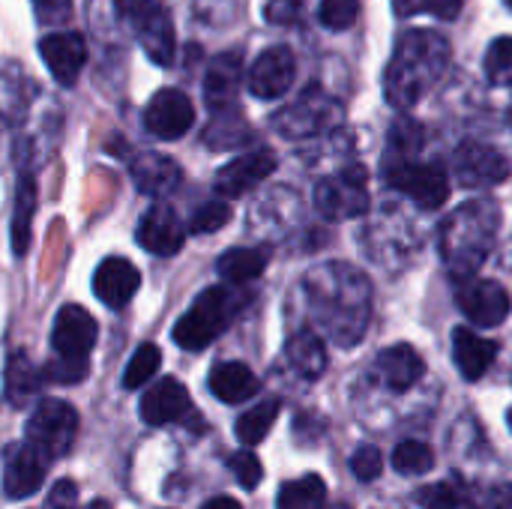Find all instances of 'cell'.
<instances>
[{"mask_svg": "<svg viewBox=\"0 0 512 509\" xmlns=\"http://www.w3.org/2000/svg\"><path fill=\"white\" fill-rule=\"evenodd\" d=\"M339 120H342V105L333 96H327L324 90L309 87L273 117V126L285 138H315V135L333 129Z\"/></svg>", "mask_w": 512, "mask_h": 509, "instance_id": "obj_7", "label": "cell"}, {"mask_svg": "<svg viewBox=\"0 0 512 509\" xmlns=\"http://www.w3.org/2000/svg\"><path fill=\"white\" fill-rule=\"evenodd\" d=\"M39 54L45 60V66L51 69V75L57 78V84L72 87L87 63V42L81 33L72 30H57L39 39Z\"/></svg>", "mask_w": 512, "mask_h": 509, "instance_id": "obj_17", "label": "cell"}, {"mask_svg": "<svg viewBox=\"0 0 512 509\" xmlns=\"http://www.w3.org/2000/svg\"><path fill=\"white\" fill-rule=\"evenodd\" d=\"M42 375H45V381H54V384H81L90 375V360L57 357L42 369Z\"/></svg>", "mask_w": 512, "mask_h": 509, "instance_id": "obj_38", "label": "cell"}, {"mask_svg": "<svg viewBox=\"0 0 512 509\" xmlns=\"http://www.w3.org/2000/svg\"><path fill=\"white\" fill-rule=\"evenodd\" d=\"M33 210H36V183L33 177H21L18 195H15V213H12V252L15 255H24L30 249Z\"/></svg>", "mask_w": 512, "mask_h": 509, "instance_id": "obj_31", "label": "cell"}, {"mask_svg": "<svg viewBox=\"0 0 512 509\" xmlns=\"http://www.w3.org/2000/svg\"><path fill=\"white\" fill-rule=\"evenodd\" d=\"M42 381H45L42 369H36L27 354H12L9 357V363H6V399L15 408L27 405L39 393Z\"/></svg>", "mask_w": 512, "mask_h": 509, "instance_id": "obj_26", "label": "cell"}, {"mask_svg": "<svg viewBox=\"0 0 512 509\" xmlns=\"http://www.w3.org/2000/svg\"><path fill=\"white\" fill-rule=\"evenodd\" d=\"M327 507V483L315 474L291 480L279 489L276 509H324Z\"/></svg>", "mask_w": 512, "mask_h": 509, "instance_id": "obj_30", "label": "cell"}, {"mask_svg": "<svg viewBox=\"0 0 512 509\" xmlns=\"http://www.w3.org/2000/svg\"><path fill=\"white\" fill-rule=\"evenodd\" d=\"M228 465H231V471H234V477H237V483L243 489H255L261 483V477H264V468H261L258 456L252 450H240L237 456H231Z\"/></svg>", "mask_w": 512, "mask_h": 509, "instance_id": "obj_40", "label": "cell"}, {"mask_svg": "<svg viewBox=\"0 0 512 509\" xmlns=\"http://www.w3.org/2000/svg\"><path fill=\"white\" fill-rule=\"evenodd\" d=\"M204 509H243L234 498H213V501H207Z\"/></svg>", "mask_w": 512, "mask_h": 509, "instance_id": "obj_46", "label": "cell"}, {"mask_svg": "<svg viewBox=\"0 0 512 509\" xmlns=\"http://www.w3.org/2000/svg\"><path fill=\"white\" fill-rule=\"evenodd\" d=\"M495 357H498V342L483 339L465 327H459L453 333V360H456V369L462 372V378L480 381L489 372V366L495 363Z\"/></svg>", "mask_w": 512, "mask_h": 509, "instance_id": "obj_23", "label": "cell"}, {"mask_svg": "<svg viewBox=\"0 0 512 509\" xmlns=\"http://www.w3.org/2000/svg\"><path fill=\"white\" fill-rule=\"evenodd\" d=\"M75 498H78V486L72 480H60L48 495V509H75Z\"/></svg>", "mask_w": 512, "mask_h": 509, "instance_id": "obj_45", "label": "cell"}, {"mask_svg": "<svg viewBox=\"0 0 512 509\" xmlns=\"http://www.w3.org/2000/svg\"><path fill=\"white\" fill-rule=\"evenodd\" d=\"M381 468H384V456L378 453V447H360L354 456H351V471L357 480L363 483H372L381 477Z\"/></svg>", "mask_w": 512, "mask_h": 509, "instance_id": "obj_41", "label": "cell"}, {"mask_svg": "<svg viewBox=\"0 0 512 509\" xmlns=\"http://www.w3.org/2000/svg\"><path fill=\"white\" fill-rule=\"evenodd\" d=\"M312 303L321 312L327 333L339 345H354L369 324V285L348 264H330V270L309 276Z\"/></svg>", "mask_w": 512, "mask_h": 509, "instance_id": "obj_2", "label": "cell"}, {"mask_svg": "<svg viewBox=\"0 0 512 509\" xmlns=\"http://www.w3.org/2000/svg\"><path fill=\"white\" fill-rule=\"evenodd\" d=\"M450 42L438 30H408L387 66L384 96L393 108L405 111L417 105L447 72Z\"/></svg>", "mask_w": 512, "mask_h": 509, "instance_id": "obj_1", "label": "cell"}, {"mask_svg": "<svg viewBox=\"0 0 512 509\" xmlns=\"http://www.w3.org/2000/svg\"><path fill=\"white\" fill-rule=\"evenodd\" d=\"M279 411H282V405H279L276 399H270V402H261V405L249 408V411L237 420V438H240V444H243V447H255V444H261V441L270 435V429H273V423H276Z\"/></svg>", "mask_w": 512, "mask_h": 509, "instance_id": "obj_32", "label": "cell"}, {"mask_svg": "<svg viewBox=\"0 0 512 509\" xmlns=\"http://www.w3.org/2000/svg\"><path fill=\"white\" fill-rule=\"evenodd\" d=\"M117 15L132 27L135 39L147 51V57L159 66H171L177 57L174 21L165 0H114Z\"/></svg>", "mask_w": 512, "mask_h": 509, "instance_id": "obj_5", "label": "cell"}, {"mask_svg": "<svg viewBox=\"0 0 512 509\" xmlns=\"http://www.w3.org/2000/svg\"><path fill=\"white\" fill-rule=\"evenodd\" d=\"M387 183L393 189L405 192L423 210H441V204L450 195L447 171L441 165H432V162L396 159L393 165H387Z\"/></svg>", "mask_w": 512, "mask_h": 509, "instance_id": "obj_9", "label": "cell"}, {"mask_svg": "<svg viewBox=\"0 0 512 509\" xmlns=\"http://www.w3.org/2000/svg\"><path fill=\"white\" fill-rule=\"evenodd\" d=\"M453 171L456 180L468 189H489L498 186L510 177V162L501 150L480 144V141H465L453 153Z\"/></svg>", "mask_w": 512, "mask_h": 509, "instance_id": "obj_10", "label": "cell"}, {"mask_svg": "<svg viewBox=\"0 0 512 509\" xmlns=\"http://www.w3.org/2000/svg\"><path fill=\"white\" fill-rule=\"evenodd\" d=\"M498 207L492 201H471L459 207L441 228V255L453 276H474L486 261L498 234Z\"/></svg>", "mask_w": 512, "mask_h": 509, "instance_id": "obj_3", "label": "cell"}, {"mask_svg": "<svg viewBox=\"0 0 512 509\" xmlns=\"http://www.w3.org/2000/svg\"><path fill=\"white\" fill-rule=\"evenodd\" d=\"M270 261V252L267 249H231L219 258V276L228 282V285H243V282H252L264 273Z\"/></svg>", "mask_w": 512, "mask_h": 509, "instance_id": "obj_28", "label": "cell"}, {"mask_svg": "<svg viewBox=\"0 0 512 509\" xmlns=\"http://www.w3.org/2000/svg\"><path fill=\"white\" fill-rule=\"evenodd\" d=\"M315 207L330 222H345L369 213V177L360 165L324 177L315 186Z\"/></svg>", "mask_w": 512, "mask_h": 509, "instance_id": "obj_8", "label": "cell"}, {"mask_svg": "<svg viewBox=\"0 0 512 509\" xmlns=\"http://www.w3.org/2000/svg\"><path fill=\"white\" fill-rule=\"evenodd\" d=\"M33 9L42 24H63L72 15V0H33Z\"/></svg>", "mask_w": 512, "mask_h": 509, "instance_id": "obj_43", "label": "cell"}, {"mask_svg": "<svg viewBox=\"0 0 512 509\" xmlns=\"http://www.w3.org/2000/svg\"><path fill=\"white\" fill-rule=\"evenodd\" d=\"M357 12H360V0H321V21L330 30L351 27Z\"/></svg>", "mask_w": 512, "mask_h": 509, "instance_id": "obj_39", "label": "cell"}, {"mask_svg": "<svg viewBox=\"0 0 512 509\" xmlns=\"http://www.w3.org/2000/svg\"><path fill=\"white\" fill-rule=\"evenodd\" d=\"M159 363H162V351L156 348V345H141L135 354H132V360H129V366H126V372H123V387L126 390H138V387H144L156 372H159Z\"/></svg>", "mask_w": 512, "mask_h": 509, "instance_id": "obj_33", "label": "cell"}, {"mask_svg": "<svg viewBox=\"0 0 512 509\" xmlns=\"http://www.w3.org/2000/svg\"><path fill=\"white\" fill-rule=\"evenodd\" d=\"M417 504H420L423 509H456L459 507V495H456V489H453V486H447V483H435V486L420 489Z\"/></svg>", "mask_w": 512, "mask_h": 509, "instance_id": "obj_42", "label": "cell"}, {"mask_svg": "<svg viewBox=\"0 0 512 509\" xmlns=\"http://www.w3.org/2000/svg\"><path fill=\"white\" fill-rule=\"evenodd\" d=\"M264 15L273 24H294L303 15V0H270Z\"/></svg>", "mask_w": 512, "mask_h": 509, "instance_id": "obj_44", "label": "cell"}, {"mask_svg": "<svg viewBox=\"0 0 512 509\" xmlns=\"http://www.w3.org/2000/svg\"><path fill=\"white\" fill-rule=\"evenodd\" d=\"M459 309L474 321L477 327H498L510 315V294L504 291L501 282L492 279H468L456 291Z\"/></svg>", "mask_w": 512, "mask_h": 509, "instance_id": "obj_14", "label": "cell"}, {"mask_svg": "<svg viewBox=\"0 0 512 509\" xmlns=\"http://www.w3.org/2000/svg\"><path fill=\"white\" fill-rule=\"evenodd\" d=\"M423 369H426L423 357L411 345H393V348L381 351V357H378V375L396 393L411 390L423 378Z\"/></svg>", "mask_w": 512, "mask_h": 509, "instance_id": "obj_25", "label": "cell"}, {"mask_svg": "<svg viewBox=\"0 0 512 509\" xmlns=\"http://www.w3.org/2000/svg\"><path fill=\"white\" fill-rule=\"evenodd\" d=\"M51 459L45 453H39L33 444H18L9 456H6V471H3V492L12 501H24L33 498L48 474Z\"/></svg>", "mask_w": 512, "mask_h": 509, "instance_id": "obj_16", "label": "cell"}, {"mask_svg": "<svg viewBox=\"0 0 512 509\" xmlns=\"http://www.w3.org/2000/svg\"><path fill=\"white\" fill-rule=\"evenodd\" d=\"M78 435V411L63 399H42L27 420V444L45 453L51 462L63 459Z\"/></svg>", "mask_w": 512, "mask_h": 509, "instance_id": "obj_6", "label": "cell"}, {"mask_svg": "<svg viewBox=\"0 0 512 509\" xmlns=\"http://www.w3.org/2000/svg\"><path fill=\"white\" fill-rule=\"evenodd\" d=\"M396 12L399 15H417V12H426V15H438V18H456L465 6V0H393Z\"/></svg>", "mask_w": 512, "mask_h": 509, "instance_id": "obj_37", "label": "cell"}, {"mask_svg": "<svg viewBox=\"0 0 512 509\" xmlns=\"http://www.w3.org/2000/svg\"><path fill=\"white\" fill-rule=\"evenodd\" d=\"M189 414H192V399L177 378L156 381L141 399V417L147 426H171L177 420H186Z\"/></svg>", "mask_w": 512, "mask_h": 509, "instance_id": "obj_19", "label": "cell"}, {"mask_svg": "<svg viewBox=\"0 0 512 509\" xmlns=\"http://www.w3.org/2000/svg\"><path fill=\"white\" fill-rule=\"evenodd\" d=\"M141 288V273L129 258H105L93 273V291L108 309H123Z\"/></svg>", "mask_w": 512, "mask_h": 509, "instance_id": "obj_20", "label": "cell"}, {"mask_svg": "<svg viewBox=\"0 0 512 509\" xmlns=\"http://www.w3.org/2000/svg\"><path fill=\"white\" fill-rule=\"evenodd\" d=\"M207 384H210V393L225 405H240L261 390V381L255 378V372L246 363H234V360L216 363L210 369Z\"/></svg>", "mask_w": 512, "mask_h": 509, "instance_id": "obj_24", "label": "cell"}, {"mask_svg": "<svg viewBox=\"0 0 512 509\" xmlns=\"http://www.w3.org/2000/svg\"><path fill=\"white\" fill-rule=\"evenodd\" d=\"M246 297L234 285H216L195 297L189 312L174 324V342L183 351H201L213 345L237 318Z\"/></svg>", "mask_w": 512, "mask_h": 509, "instance_id": "obj_4", "label": "cell"}, {"mask_svg": "<svg viewBox=\"0 0 512 509\" xmlns=\"http://www.w3.org/2000/svg\"><path fill=\"white\" fill-rule=\"evenodd\" d=\"M249 126L243 120V114L237 108H225V111H213L210 126L204 129V144L210 150H231V147H243L249 141Z\"/></svg>", "mask_w": 512, "mask_h": 509, "instance_id": "obj_27", "label": "cell"}, {"mask_svg": "<svg viewBox=\"0 0 512 509\" xmlns=\"http://www.w3.org/2000/svg\"><path fill=\"white\" fill-rule=\"evenodd\" d=\"M195 123V105L192 99L177 90V87H165L159 90L147 108H144V126L150 135L162 138V141H177L183 138Z\"/></svg>", "mask_w": 512, "mask_h": 509, "instance_id": "obj_12", "label": "cell"}, {"mask_svg": "<svg viewBox=\"0 0 512 509\" xmlns=\"http://www.w3.org/2000/svg\"><path fill=\"white\" fill-rule=\"evenodd\" d=\"M99 336V324L96 318L84 309V306H63L54 318V330H51V345L57 351V357L66 360H90V351L96 345Z\"/></svg>", "mask_w": 512, "mask_h": 509, "instance_id": "obj_13", "label": "cell"}, {"mask_svg": "<svg viewBox=\"0 0 512 509\" xmlns=\"http://www.w3.org/2000/svg\"><path fill=\"white\" fill-rule=\"evenodd\" d=\"M507 420H510V429H512V411H510V414H507Z\"/></svg>", "mask_w": 512, "mask_h": 509, "instance_id": "obj_47", "label": "cell"}, {"mask_svg": "<svg viewBox=\"0 0 512 509\" xmlns=\"http://www.w3.org/2000/svg\"><path fill=\"white\" fill-rule=\"evenodd\" d=\"M129 171H132V183L138 186V192H144V195H168V192H174L177 186H180V180H183V171H180V165L171 159V156H165V153H141V156H135L132 159V165H129Z\"/></svg>", "mask_w": 512, "mask_h": 509, "instance_id": "obj_22", "label": "cell"}, {"mask_svg": "<svg viewBox=\"0 0 512 509\" xmlns=\"http://www.w3.org/2000/svg\"><path fill=\"white\" fill-rule=\"evenodd\" d=\"M273 171H276V156L270 150H264V147L249 150V153L237 156L234 162H228L225 168H219L213 189L222 198H243L258 183H264Z\"/></svg>", "mask_w": 512, "mask_h": 509, "instance_id": "obj_15", "label": "cell"}, {"mask_svg": "<svg viewBox=\"0 0 512 509\" xmlns=\"http://www.w3.org/2000/svg\"><path fill=\"white\" fill-rule=\"evenodd\" d=\"M435 456L423 441H405L393 450V468L405 477H420L426 471H432Z\"/></svg>", "mask_w": 512, "mask_h": 509, "instance_id": "obj_34", "label": "cell"}, {"mask_svg": "<svg viewBox=\"0 0 512 509\" xmlns=\"http://www.w3.org/2000/svg\"><path fill=\"white\" fill-rule=\"evenodd\" d=\"M228 222H231V207L225 201H207L204 207L195 210L189 231L192 234H213V231L225 228Z\"/></svg>", "mask_w": 512, "mask_h": 509, "instance_id": "obj_36", "label": "cell"}, {"mask_svg": "<svg viewBox=\"0 0 512 509\" xmlns=\"http://www.w3.org/2000/svg\"><path fill=\"white\" fill-rule=\"evenodd\" d=\"M240 75H243L240 51H225L210 63V69L204 75V99H207L210 111L234 108V99L240 90Z\"/></svg>", "mask_w": 512, "mask_h": 509, "instance_id": "obj_21", "label": "cell"}, {"mask_svg": "<svg viewBox=\"0 0 512 509\" xmlns=\"http://www.w3.org/2000/svg\"><path fill=\"white\" fill-rule=\"evenodd\" d=\"M138 243L150 252V255H159V258H168V255H177L183 249V240H186V228L183 222L177 219V213L165 204H156L150 207L141 222H138Z\"/></svg>", "mask_w": 512, "mask_h": 509, "instance_id": "obj_18", "label": "cell"}, {"mask_svg": "<svg viewBox=\"0 0 512 509\" xmlns=\"http://www.w3.org/2000/svg\"><path fill=\"white\" fill-rule=\"evenodd\" d=\"M486 78L495 87H510L512 84V36H501L489 45L486 60H483Z\"/></svg>", "mask_w": 512, "mask_h": 509, "instance_id": "obj_35", "label": "cell"}, {"mask_svg": "<svg viewBox=\"0 0 512 509\" xmlns=\"http://www.w3.org/2000/svg\"><path fill=\"white\" fill-rule=\"evenodd\" d=\"M507 6H510V9H512V0H507Z\"/></svg>", "mask_w": 512, "mask_h": 509, "instance_id": "obj_48", "label": "cell"}, {"mask_svg": "<svg viewBox=\"0 0 512 509\" xmlns=\"http://www.w3.org/2000/svg\"><path fill=\"white\" fill-rule=\"evenodd\" d=\"M297 75V60L288 45H273L255 57L246 72V87L258 99H279L291 90Z\"/></svg>", "mask_w": 512, "mask_h": 509, "instance_id": "obj_11", "label": "cell"}, {"mask_svg": "<svg viewBox=\"0 0 512 509\" xmlns=\"http://www.w3.org/2000/svg\"><path fill=\"white\" fill-rule=\"evenodd\" d=\"M288 363L309 381L321 378L324 369H327V351H324V342L315 336V333H297L291 342H288Z\"/></svg>", "mask_w": 512, "mask_h": 509, "instance_id": "obj_29", "label": "cell"}]
</instances>
